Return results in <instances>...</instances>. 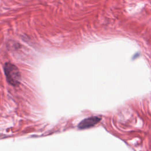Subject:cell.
Segmentation results:
<instances>
[{
	"label": "cell",
	"instance_id": "cell-1",
	"mask_svg": "<svg viewBox=\"0 0 151 151\" xmlns=\"http://www.w3.org/2000/svg\"><path fill=\"white\" fill-rule=\"evenodd\" d=\"M4 70L7 82L14 86H18L20 82L21 74L18 67L13 64L7 63L4 66Z\"/></svg>",
	"mask_w": 151,
	"mask_h": 151
},
{
	"label": "cell",
	"instance_id": "cell-2",
	"mask_svg": "<svg viewBox=\"0 0 151 151\" xmlns=\"http://www.w3.org/2000/svg\"><path fill=\"white\" fill-rule=\"evenodd\" d=\"M101 119L102 118L98 116H92L86 118L79 123V125H78V127L80 129L90 128V127H91L98 124L101 121Z\"/></svg>",
	"mask_w": 151,
	"mask_h": 151
}]
</instances>
